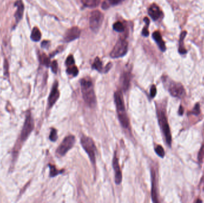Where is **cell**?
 Instances as JSON below:
<instances>
[{
	"instance_id": "cell-1",
	"label": "cell",
	"mask_w": 204,
	"mask_h": 203,
	"mask_svg": "<svg viewBox=\"0 0 204 203\" xmlns=\"http://www.w3.org/2000/svg\"><path fill=\"white\" fill-rule=\"evenodd\" d=\"M114 101L118 119L121 125L124 129H129V117L125 110L123 93L120 91H118L114 94Z\"/></svg>"
},
{
	"instance_id": "cell-2",
	"label": "cell",
	"mask_w": 204,
	"mask_h": 203,
	"mask_svg": "<svg viewBox=\"0 0 204 203\" xmlns=\"http://www.w3.org/2000/svg\"><path fill=\"white\" fill-rule=\"evenodd\" d=\"M82 97L85 102L89 107L93 108L96 106L97 100L93 85L91 80L82 79L81 81Z\"/></svg>"
},
{
	"instance_id": "cell-3",
	"label": "cell",
	"mask_w": 204,
	"mask_h": 203,
	"mask_svg": "<svg viewBox=\"0 0 204 203\" xmlns=\"http://www.w3.org/2000/svg\"><path fill=\"white\" fill-rule=\"evenodd\" d=\"M81 144L84 149L88 154L89 158L91 163L95 165V154H96V147L95 144L90 137L86 136H82L81 138Z\"/></svg>"
},
{
	"instance_id": "cell-4",
	"label": "cell",
	"mask_w": 204,
	"mask_h": 203,
	"mask_svg": "<svg viewBox=\"0 0 204 203\" xmlns=\"http://www.w3.org/2000/svg\"><path fill=\"white\" fill-rule=\"evenodd\" d=\"M157 115L159 125L163 132V135L165 136L166 142L169 146L171 145V134L170 131V126L167 122V117L164 111L161 110H158Z\"/></svg>"
},
{
	"instance_id": "cell-5",
	"label": "cell",
	"mask_w": 204,
	"mask_h": 203,
	"mask_svg": "<svg viewBox=\"0 0 204 203\" xmlns=\"http://www.w3.org/2000/svg\"><path fill=\"white\" fill-rule=\"evenodd\" d=\"M34 127V120L31 115V112L27 111L26 115L25 121L23 125V127L21 131L20 140L21 142H25L29 137Z\"/></svg>"
},
{
	"instance_id": "cell-6",
	"label": "cell",
	"mask_w": 204,
	"mask_h": 203,
	"mask_svg": "<svg viewBox=\"0 0 204 203\" xmlns=\"http://www.w3.org/2000/svg\"><path fill=\"white\" fill-rule=\"evenodd\" d=\"M75 142V138L74 135L67 136L63 140L59 147L56 150V155L59 157L65 156L68 152L69 150L71 149Z\"/></svg>"
},
{
	"instance_id": "cell-7",
	"label": "cell",
	"mask_w": 204,
	"mask_h": 203,
	"mask_svg": "<svg viewBox=\"0 0 204 203\" xmlns=\"http://www.w3.org/2000/svg\"><path fill=\"white\" fill-rule=\"evenodd\" d=\"M103 14L99 10L93 12L90 17V27L95 32H97L102 26L103 21Z\"/></svg>"
},
{
	"instance_id": "cell-8",
	"label": "cell",
	"mask_w": 204,
	"mask_h": 203,
	"mask_svg": "<svg viewBox=\"0 0 204 203\" xmlns=\"http://www.w3.org/2000/svg\"><path fill=\"white\" fill-rule=\"evenodd\" d=\"M128 50V43L124 40H119L117 41L112 51L110 53V57L115 59L123 57L127 53Z\"/></svg>"
},
{
	"instance_id": "cell-9",
	"label": "cell",
	"mask_w": 204,
	"mask_h": 203,
	"mask_svg": "<svg viewBox=\"0 0 204 203\" xmlns=\"http://www.w3.org/2000/svg\"><path fill=\"white\" fill-rule=\"evenodd\" d=\"M168 91L174 97L181 98L185 95V90L183 86L179 83L171 82L168 86Z\"/></svg>"
},
{
	"instance_id": "cell-10",
	"label": "cell",
	"mask_w": 204,
	"mask_h": 203,
	"mask_svg": "<svg viewBox=\"0 0 204 203\" xmlns=\"http://www.w3.org/2000/svg\"><path fill=\"white\" fill-rule=\"evenodd\" d=\"M112 164H113V168H114V172H115V181L116 184L119 185L122 182L123 176H122V172L121 170V168H120L119 163V159L117 156L116 151L115 152V154H114L113 161H112Z\"/></svg>"
},
{
	"instance_id": "cell-11",
	"label": "cell",
	"mask_w": 204,
	"mask_h": 203,
	"mask_svg": "<svg viewBox=\"0 0 204 203\" xmlns=\"http://www.w3.org/2000/svg\"><path fill=\"white\" fill-rule=\"evenodd\" d=\"M58 82H55L48 99V106L49 108H51L55 105L60 97V92L58 89Z\"/></svg>"
},
{
	"instance_id": "cell-12",
	"label": "cell",
	"mask_w": 204,
	"mask_h": 203,
	"mask_svg": "<svg viewBox=\"0 0 204 203\" xmlns=\"http://www.w3.org/2000/svg\"><path fill=\"white\" fill-rule=\"evenodd\" d=\"M81 34V31L78 27H73L69 29L66 32L64 40L66 42H70L77 39Z\"/></svg>"
},
{
	"instance_id": "cell-13",
	"label": "cell",
	"mask_w": 204,
	"mask_h": 203,
	"mask_svg": "<svg viewBox=\"0 0 204 203\" xmlns=\"http://www.w3.org/2000/svg\"><path fill=\"white\" fill-rule=\"evenodd\" d=\"M151 179H152V198L153 203H158L157 194V182L156 172L154 169H151Z\"/></svg>"
},
{
	"instance_id": "cell-14",
	"label": "cell",
	"mask_w": 204,
	"mask_h": 203,
	"mask_svg": "<svg viewBox=\"0 0 204 203\" xmlns=\"http://www.w3.org/2000/svg\"><path fill=\"white\" fill-rule=\"evenodd\" d=\"M131 82V74L129 72H125L121 77L120 85L124 91H127L129 88Z\"/></svg>"
},
{
	"instance_id": "cell-15",
	"label": "cell",
	"mask_w": 204,
	"mask_h": 203,
	"mask_svg": "<svg viewBox=\"0 0 204 203\" xmlns=\"http://www.w3.org/2000/svg\"><path fill=\"white\" fill-rule=\"evenodd\" d=\"M14 6L17 7V10L14 15V17L16 19V21L18 22L21 21L24 12V5L21 0H18L15 2Z\"/></svg>"
},
{
	"instance_id": "cell-16",
	"label": "cell",
	"mask_w": 204,
	"mask_h": 203,
	"mask_svg": "<svg viewBox=\"0 0 204 203\" xmlns=\"http://www.w3.org/2000/svg\"><path fill=\"white\" fill-rule=\"evenodd\" d=\"M148 13L152 19H153L154 21H157L159 18L161 14V12L160 11L159 8L158 7L157 5L153 4L150 7Z\"/></svg>"
},
{
	"instance_id": "cell-17",
	"label": "cell",
	"mask_w": 204,
	"mask_h": 203,
	"mask_svg": "<svg viewBox=\"0 0 204 203\" xmlns=\"http://www.w3.org/2000/svg\"><path fill=\"white\" fill-rule=\"evenodd\" d=\"M152 36H153L154 40L157 42L159 47L160 48V49H161V50L163 51H165V50H166V47H165V42L163 40V38H162L161 34L159 32L156 31L153 34Z\"/></svg>"
},
{
	"instance_id": "cell-18",
	"label": "cell",
	"mask_w": 204,
	"mask_h": 203,
	"mask_svg": "<svg viewBox=\"0 0 204 203\" xmlns=\"http://www.w3.org/2000/svg\"><path fill=\"white\" fill-rule=\"evenodd\" d=\"M31 38L32 40L35 42H38L40 40L41 38V32L38 27H34V29L32 31Z\"/></svg>"
},
{
	"instance_id": "cell-19",
	"label": "cell",
	"mask_w": 204,
	"mask_h": 203,
	"mask_svg": "<svg viewBox=\"0 0 204 203\" xmlns=\"http://www.w3.org/2000/svg\"><path fill=\"white\" fill-rule=\"evenodd\" d=\"M82 3L86 7H97L99 3L100 0H81Z\"/></svg>"
},
{
	"instance_id": "cell-20",
	"label": "cell",
	"mask_w": 204,
	"mask_h": 203,
	"mask_svg": "<svg viewBox=\"0 0 204 203\" xmlns=\"http://www.w3.org/2000/svg\"><path fill=\"white\" fill-rule=\"evenodd\" d=\"M121 1V0H106L103 2L102 7L103 9L106 10L110 6L118 4Z\"/></svg>"
},
{
	"instance_id": "cell-21",
	"label": "cell",
	"mask_w": 204,
	"mask_h": 203,
	"mask_svg": "<svg viewBox=\"0 0 204 203\" xmlns=\"http://www.w3.org/2000/svg\"><path fill=\"white\" fill-rule=\"evenodd\" d=\"M186 36V32L183 31L182 32L180 35V47H179V53L180 54H185L186 53V49L184 48L183 40L184 38Z\"/></svg>"
},
{
	"instance_id": "cell-22",
	"label": "cell",
	"mask_w": 204,
	"mask_h": 203,
	"mask_svg": "<svg viewBox=\"0 0 204 203\" xmlns=\"http://www.w3.org/2000/svg\"><path fill=\"white\" fill-rule=\"evenodd\" d=\"M48 166H49L50 169V177H55V176L58 175L59 174H61V173L63 172V170H59L57 169L56 168V166H54V165L49 164Z\"/></svg>"
},
{
	"instance_id": "cell-23",
	"label": "cell",
	"mask_w": 204,
	"mask_h": 203,
	"mask_svg": "<svg viewBox=\"0 0 204 203\" xmlns=\"http://www.w3.org/2000/svg\"><path fill=\"white\" fill-rule=\"evenodd\" d=\"M92 67L93 68H95V70H98L100 72H102V69H103V65H102V61H100V60L99 59V57H96L95 58V62L92 66Z\"/></svg>"
},
{
	"instance_id": "cell-24",
	"label": "cell",
	"mask_w": 204,
	"mask_h": 203,
	"mask_svg": "<svg viewBox=\"0 0 204 203\" xmlns=\"http://www.w3.org/2000/svg\"><path fill=\"white\" fill-rule=\"evenodd\" d=\"M40 60L41 64L48 67L50 64V60L45 54H41L40 57Z\"/></svg>"
},
{
	"instance_id": "cell-25",
	"label": "cell",
	"mask_w": 204,
	"mask_h": 203,
	"mask_svg": "<svg viewBox=\"0 0 204 203\" xmlns=\"http://www.w3.org/2000/svg\"><path fill=\"white\" fill-rule=\"evenodd\" d=\"M113 28L115 31L118 32H122L123 31H124V26L123 23L120 21H117L114 24Z\"/></svg>"
},
{
	"instance_id": "cell-26",
	"label": "cell",
	"mask_w": 204,
	"mask_h": 203,
	"mask_svg": "<svg viewBox=\"0 0 204 203\" xmlns=\"http://www.w3.org/2000/svg\"><path fill=\"white\" fill-rule=\"evenodd\" d=\"M67 73L69 75H73L74 76H76L78 74V69L75 66L72 67H69L66 70Z\"/></svg>"
},
{
	"instance_id": "cell-27",
	"label": "cell",
	"mask_w": 204,
	"mask_h": 203,
	"mask_svg": "<svg viewBox=\"0 0 204 203\" xmlns=\"http://www.w3.org/2000/svg\"><path fill=\"white\" fill-rule=\"evenodd\" d=\"M49 138H50V141H51L53 142H55L57 139V138H58L57 132V130L56 129L52 128L51 129V132L50 134Z\"/></svg>"
},
{
	"instance_id": "cell-28",
	"label": "cell",
	"mask_w": 204,
	"mask_h": 203,
	"mask_svg": "<svg viewBox=\"0 0 204 203\" xmlns=\"http://www.w3.org/2000/svg\"><path fill=\"white\" fill-rule=\"evenodd\" d=\"M155 152L158 156H159L160 157L163 158L164 156H165V151L163 149V147L161 145H157V147L155 149Z\"/></svg>"
},
{
	"instance_id": "cell-29",
	"label": "cell",
	"mask_w": 204,
	"mask_h": 203,
	"mask_svg": "<svg viewBox=\"0 0 204 203\" xmlns=\"http://www.w3.org/2000/svg\"><path fill=\"white\" fill-rule=\"evenodd\" d=\"M74 64V59L73 58V56L72 55L68 56L66 60V64L69 66H73Z\"/></svg>"
},
{
	"instance_id": "cell-30",
	"label": "cell",
	"mask_w": 204,
	"mask_h": 203,
	"mask_svg": "<svg viewBox=\"0 0 204 203\" xmlns=\"http://www.w3.org/2000/svg\"><path fill=\"white\" fill-rule=\"evenodd\" d=\"M51 70L53 71V73H56L58 70V64L56 61H53L52 62L51 64Z\"/></svg>"
},
{
	"instance_id": "cell-31",
	"label": "cell",
	"mask_w": 204,
	"mask_h": 203,
	"mask_svg": "<svg viewBox=\"0 0 204 203\" xmlns=\"http://www.w3.org/2000/svg\"><path fill=\"white\" fill-rule=\"evenodd\" d=\"M150 94L152 98H153L155 97V95L157 94V88L156 86L153 85L151 88H150Z\"/></svg>"
},
{
	"instance_id": "cell-32",
	"label": "cell",
	"mask_w": 204,
	"mask_h": 203,
	"mask_svg": "<svg viewBox=\"0 0 204 203\" xmlns=\"http://www.w3.org/2000/svg\"><path fill=\"white\" fill-rule=\"evenodd\" d=\"M204 156V145H203L200 149V151L198 154V160L199 162H201Z\"/></svg>"
},
{
	"instance_id": "cell-33",
	"label": "cell",
	"mask_w": 204,
	"mask_h": 203,
	"mask_svg": "<svg viewBox=\"0 0 204 203\" xmlns=\"http://www.w3.org/2000/svg\"><path fill=\"white\" fill-rule=\"evenodd\" d=\"M4 74L7 76H8V63L7 60H5L4 61Z\"/></svg>"
},
{
	"instance_id": "cell-34",
	"label": "cell",
	"mask_w": 204,
	"mask_h": 203,
	"mask_svg": "<svg viewBox=\"0 0 204 203\" xmlns=\"http://www.w3.org/2000/svg\"><path fill=\"white\" fill-rule=\"evenodd\" d=\"M192 114H194V115H197L200 113V109H199V105L197 104L196 105V106L195 107V108L193 109L192 113Z\"/></svg>"
},
{
	"instance_id": "cell-35",
	"label": "cell",
	"mask_w": 204,
	"mask_h": 203,
	"mask_svg": "<svg viewBox=\"0 0 204 203\" xmlns=\"http://www.w3.org/2000/svg\"><path fill=\"white\" fill-rule=\"evenodd\" d=\"M142 34H143V36H148L149 34V32L148 30V28L147 27H144L143 29V31H142Z\"/></svg>"
},
{
	"instance_id": "cell-36",
	"label": "cell",
	"mask_w": 204,
	"mask_h": 203,
	"mask_svg": "<svg viewBox=\"0 0 204 203\" xmlns=\"http://www.w3.org/2000/svg\"><path fill=\"white\" fill-rule=\"evenodd\" d=\"M49 45V42L47 41H44L42 42L41 47L42 48H47Z\"/></svg>"
},
{
	"instance_id": "cell-37",
	"label": "cell",
	"mask_w": 204,
	"mask_h": 203,
	"mask_svg": "<svg viewBox=\"0 0 204 203\" xmlns=\"http://www.w3.org/2000/svg\"><path fill=\"white\" fill-rule=\"evenodd\" d=\"M111 66H112V64H111L110 63H109V64L106 66V68H104V72L106 73L107 72H108L109 70V69H110V68H111Z\"/></svg>"
},
{
	"instance_id": "cell-38",
	"label": "cell",
	"mask_w": 204,
	"mask_h": 203,
	"mask_svg": "<svg viewBox=\"0 0 204 203\" xmlns=\"http://www.w3.org/2000/svg\"><path fill=\"white\" fill-rule=\"evenodd\" d=\"M184 112V109L183 108V107L182 106H180V108H179V110H178V114L179 115H183Z\"/></svg>"
},
{
	"instance_id": "cell-39",
	"label": "cell",
	"mask_w": 204,
	"mask_h": 203,
	"mask_svg": "<svg viewBox=\"0 0 204 203\" xmlns=\"http://www.w3.org/2000/svg\"><path fill=\"white\" fill-rule=\"evenodd\" d=\"M144 21H145V23H146L147 26H149V25L150 23V21L149 20V19H148V17H145V18L144 19Z\"/></svg>"
},
{
	"instance_id": "cell-40",
	"label": "cell",
	"mask_w": 204,
	"mask_h": 203,
	"mask_svg": "<svg viewBox=\"0 0 204 203\" xmlns=\"http://www.w3.org/2000/svg\"><path fill=\"white\" fill-rule=\"evenodd\" d=\"M202 201L201 200H198L196 201V203H202Z\"/></svg>"
}]
</instances>
